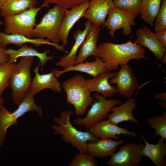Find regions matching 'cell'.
I'll list each match as a JSON object with an SVG mask.
<instances>
[{
    "label": "cell",
    "instance_id": "1",
    "mask_svg": "<svg viewBox=\"0 0 166 166\" xmlns=\"http://www.w3.org/2000/svg\"><path fill=\"white\" fill-rule=\"evenodd\" d=\"M129 41L121 44L109 42L100 43L97 57L104 62L108 72L117 70L119 65L128 64L131 60L145 58V50L143 46Z\"/></svg>",
    "mask_w": 166,
    "mask_h": 166
},
{
    "label": "cell",
    "instance_id": "2",
    "mask_svg": "<svg viewBox=\"0 0 166 166\" xmlns=\"http://www.w3.org/2000/svg\"><path fill=\"white\" fill-rule=\"evenodd\" d=\"M73 113V112L70 110L61 111L59 117L53 119L56 125L51 124V127L54 130L55 134L62 135L61 138L65 142L70 143L79 152L88 153L87 142L95 141L99 139L94 136L89 129L82 131L73 126L70 118Z\"/></svg>",
    "mask_w": 166,
    "mask_h": 166
},
{
    "label": "cell",
    "instance_id": "3",
    "mask_svg": "<svg viewBox=\"0 0 166 166\" xmlns=\"http://www.w3.org/2000/svg\"><path fill=\"white\" fill-rule=\"evenodd\" d=\"M86 80L83 76L77 74L65 80L62 85L66 93V102L74 106L77 116L84 115L94 101Z\"/></svg>",
    "mask_w": 166,
    "mask_h": 166
},
{
    "label": "cell",
    "instance_id": "4",
    "mask_svg": "<svg viewBox=\"0 0 166 166\" xmlns=\"http://www.w3.org/2000/svg\"><path fill=\"white\" fill-rule=\"evenodd\" d=\"M34 57H21L16 64L11 77L9 87L14 103L19 105L30 91L32 79L31 67L34 63Z\"/></svg>",
    "mask_w": 166,
    "mask_h": 166
},
{
    "label": "cell",
    "instance_id": "5",
    "mask_svg": "<svg viewBox=\"0 0 166 166\" xmlns=\"http://www.w3.org/2000/svg\"><path fill=\"white\" fill-rule=\"evenodd\" d=\"M66 9L58 5L49 9L35 27L33 38H46L55 43L60 42V29Z\"/></svg>",
    "mask_w": 166,
    "mask_h": 166
},
{
    "label": "cell",
    "instance_id": "6",
    "mask_svg": "<svg viewBox=\"0 0 166 166\" xmlns=\"http://www.w3.org/2000/svg\"><path fill=\"white\" fill-rule=\"evenodd\" d=\"M34 95L29 91L25 98L14 112H10L4 105H0V148L4 144L8 129L12 125H18V119L27 112L35 111L40 118L43 116L41 107L37 105L34 100Z\"/></svg>",
    "mask_w": 166,
    "mask_h": 166
},
{
    "label": "cell",
    "instance_id": "7",
    "mask_svg": "<svg viewBox=\"0 0 166 166\" xmlns=\"http://www.w3.org/2000/svg\"><path fill=\"white\" fill-rule=\"evenodd\" d=\"M41 6L31 8L20 14L4 18V32L7 34H19L33 38L36 17L42 8Z\"/></svg>",
    "mask_w": 166,
    "mask_h": 166
},
{
    "label": "cell",
    "instance_id": "8",
    "mask_svg": "<svg viewBox=\"0 0 166 166\" xmlns=\"http://www.w3.org/2000/svg\"><path fill=\"white\" fill-rule=\"evenodd\" d=\"M94 101L86 114L85 117H79L74 119L77 125L89 129L95 124L107 118L113 107L121 104V100L117 99L107 100L98 93L94 94Z\"/></svg>",
    "mask_w": 166,
    "mask_h": 166
},
{
    "label": "cell",
    "instance_id": "9",
    "mask_svg": "<svg viewBox=\"0 0 166 166\" xmlns=\"http://www.w3.org/2000/svg\"><path fill=\"white\" fill-rule=\"evenodd\" d=\"M139 14L137 12L123 10L114 6L102 26L101 30L106 27L112 38L114 37L115 32L121 29H122L123 35L128 36L131 33L132 26L135 25L134 20Z\"/></svg>",
    "mask_w": 166,
    "mask_h": 166
},
{
    "label": "cell",
    "instance_id": "10",
    "mask_svg": "<svg viewBox=\"0 0 166 166\" xmlns=\"http://www.w3.org/2000/svg\"><path fill=\"white\" fill-rule=\"evenodd\" d=\"M144 144L133 142L121 146L119 150L111 156L107 164L110 166H140L143 156L141 151Z\"/></svg>",
    "mask_w": 166,
    "mask_h": 166
},
{
    "label": "cell",
    "instance_id": "11",
    "mask_svg": "<svg viewBox=\"0 0 166 166\" xmlns=\"http://www.w3.org/2000/svg\"><path fill=\"white\" fill-rule=\"evenodd\" d=\"M110 84H115L117 93L125 98L132 97L139 87L136 77L128 64L121 65V68L109 81Z\"/></svg>",
    "mask_w": 166,
    "mask_h": 166
},
{
    "label": "cell",
    "instance_id": "12",
    "mask_svg": "<svg viewBox=\"0 0 166 166\" xmlns=\"http://www.w3.org/2000/svg\"><path fill=\"white\" fill-rule=\"evenodd\" d=\"M137 38L134 42L148 49L161 62L166 53V48L160 43L154 33L146 25L138 29L136 32Z\"/></svg>",
    "mask_w": 166,
    "mask_h": 166
},
{
    "label": "cell",
    "instance_id": "13",
    "mask_svg": "<svg viewBox=\"0 0 166 166\" xmlns=\"http://www.w3.org/2000/svg\"><path fill=\"white\" fill-rule=\"evenodd\" d=\"M34 44L36 47L44 44L49 45L55 47L57 49L68 53L64 46L58 43L51 42L46 39L30 38L25 35L19 34H7L0 31V48L5 49L8 44H13L22 47L26 43Z\"/></svg>",
    "mask_w": 166,
    "mask_h": 166
},
{
    "label": "cell",
    "instance_id": "14",
    "mask_svg": "<svg viewBox=\"0 0 166 166\" xmlns=\"http://www.w3.org/2000/svg\"><path fill=\"white\" fill-rule=\"evenodd\" d=\"M113 1V0H91L83 17L93 24L102 26L106 16L114 6Z\"/></svg>",
    "mask_w": 166,
    "mask_h": 166
},
{
    "label": "cell",
    "instance_id": "15",
    "mask_svg": "<svg viewBox=\"0 0 166 166\" xmlns=\"http://www.w3.org/2000/svg\"><path fill=\"white\" fill-rule=\"evenodd\" d=\"M89 5V1H87L71 8L70 10L66 9L60 31L61 42L63 46H66L68 43V38L70 30L79 19L83 17Z\"/></svg>",
    "mask_w": 166,
    "mask_h": 166
},
{
    "label": "cell",
    "instance_id": "16",
    "mask_svg": "<svg viewBox=\"0 0 166 166\" xmlns=\"http://www.w3.org/2000/svg\"><path fill=\"white\" fill-rule=\"evenodd\" d=\"M92 133L98 138H113L119 140L121 137L118 135L124 134L135 137L137 135L135 132L129 131L125 128L120 127L109 119L101 120L89 128Z\"/></svg>",
    "mask_w": 166,
    "mask_h": 166
},
{
    "label": "cell",
    "instance_id": "17",
    "mask_svg": "<svg viewBox=\"0 0 166 166\" xmlns=\"http://www.w3.org/2000/svg\"><path fill=\"white\" fill-rule=\"evenodd\" d=\"M39 65V61L38 65L33 70L35 75L32 79L30 91L34 96L47 89H51L55 92H61L62 90L61 84L55 77L53 68L49 73L40 74L38 73Z\"/></svg>",
    "mask_w": 166,
    "mask_h": 166
},
{
    "label": "cell",
    "instance_id": "18",
    "mask_svg": "<svg viewBox=\"0 0 166 166\" xmlns=\"http://www.w3.org/2000/svg\"><path fill=\"white\" fill-rule=\"evenodd\" d=\"M100 26L92 23L89 31L83 42L75 65L83 62L88 57H97L98 53V42L100 31Z\"/></svg>",
    "mask_w": 166,
    "mask_h": 166
},
{
    "label": "cell",
    "instance_id": "19",
    "mask_svg": "<svg viewBox=\"0 0 166 166\" xmlns=\"http://www.w3.org/2000/svg\"><path fill=\"white\" fill-rule=\"evenodd\" d=\"M92 24L91 22L88 20L85 24L84 30H77L73 33V37L75 41L73 45L68 54L61 57V59L55 63L56 66L61 67L65 69L74 65L78 49L85 39Z\"/></svg>",
    "mask_w": 166,
    "mask_h": 166
},
{
    "label": "cell",
    "instance_id": "20",
    "mask_svg": "<svg viewBox=\"0 0 166 166\" xmlns=\"http://www.w3.org/2000/svg\"><path fill=\"white\" fill-rule=\"evenodd\" d=\"M116 73L108 72L99 74L92 79H86L87 84L90 92L100 93L105 98L114 95L117 93L116 87L111 85L109 81Z\"/></svg>",
    "mask_w": 166,
    "mask_h": 166
},
{
    "label": "cell",
    "instance_id": "21",
    "mask_svg": "<svg viewBox=\"0 0 166 166\" xmlns=\"http://www.w3.org/2000/svg\"><path fill=\"white\" fill-rule=\"evenodd\" d=\"M136 107L135 99L131 97L122 105L113 107L111 111L112 113L108 114L107 118L111 122L117 125L122 122L130 121L134 122L138 126L139 123L132 114L133 111Z\"/></svg>",
    "mask_w": 166,
    "mask_h": 166
},
{
    "label": "cell",
    "instance_id": "22",
    "mask_svg": "<svg viewBox=\"0 0 166 166\" xmlns=\"http://www.w3.org/2000/svg\"><path fill=\"white\" fill-rule=\"evenodd\" d=\"M125 142L123 139L114 140L112 138L101 139L94 141H89L88 152L94 157H106L113 154L117 147Z\"/></svg>",
    "mask_w": 166,
    "mask_h": 166
},
{
    "label": "cell",
    "instance_id": "23",
    "mask_svg": "<svg viewBox=\"0 0 166 166\" xmlns=\"http://www.w3.org/2000/svg\"><path fill=\"white\" fill-rule=\"evenodd\" d=\"M71 71H77L89 74L93 77L108 71L102 60L98 57H95L93 61L81 62L67 67L63 70H53L56 77L57 78L62 74Z\"/></svg>",
    "mask_w": 166,
    "mask_h": 166
},
{
    "label": "cell",
    "instance_id": "24",
    "mask_svg": "<svg viewBox=\"0 0 166 166\" xmlns=\"http://www.w3.org/2000/svg\"><path fill=\"white\" fill-rule=\"evenodd\" d=\"M3 49L9 56L8 62L12 63L16 62L17 59L20 57H36L39 60L40 65L43 67L48 61L54 58L53 55H47V54L50 52V50L47 49L43 52L40 53L33 48L29 46L26 44L17 50L10 48Z\"/></svg>",
    "mask_w": 166,
    "mask_h": 166
},
{
    "label": "cell",
    "instance_id": "25",
    "mask_svg": "<svg viewBox=\"0 0 166 166\" xmlns=\"http://www.w3.org/2000/svg\"><path fill=\"white\" fill-rule=\"evenodd\" d=\"M141 136L145 143L141 151L143 156L149 158L156 166H164L166 155V140L160 137L156 144H151L143 135Z\"/></svg>",
    "mask_w": 166,
    "mask_h": 166
},
{
    "label": "cell",
    "instance_id": "26",
    "mask_svg": "<svg viewBox=\"0 0 166 166\" xmlns=\"http://www.w3.org/2000/svg\"><path fill=\"white\" fill-rule=\"evenodd\" d=\"M37 0H7L2 6L0 15L3 17L18 14L35 7Z\"/></svg>",
    "mask_w": 166,
    "mask_h": 166
},
{
    "label": "cell",
    "instance_id": "27",
    "mask_svg": "<svg viewBox=\"0 0 166 166\" xmlns=\"http://www.w3.org/2000/svg\"><path fill=\"white\" fill-rule=\"evenodd\" d=\"M162 0H142L141 18L152 26L159 10Z\"/></svg>",
    "mask_w": 166,
    "mask_h": 166
},
{
    "label": "cell",
    "instance_id": "28",
    "mask_svg": "<svg viewBox=\"0 0 166 166\" xmlns=\"http://www.w3.org/2000/svg\"><path fill=\"white\" fill-rule=\"evenodd\" d=\"M147 122L150 127L155 130L154 135L160 136L164 140L166 139V112L161 115L149 117Z\"/></svg>",
    "mask_w": 166,
    "mask_h": 166
},
{
    "label": "cell",
    "instance_id": "29",
    "mask_svg": "<svg viewBox=\"0 0 166 166\" xmlns=\"http://www.w3.org/2000/svg\"><path fill=\"white\" fill-rule=\"evenodd\" d=\"M16 64L7 62L0 64V97L9 87L11 76Z\"/></svg>",
    "mask_w": 166,
    "mask_h": 166
},
{
    "label": "cell",
    "instance_id": "30",
    "mask_svg": "<svg viewBox=\"0 0 166 166\" xmlns=\"http://www.w3.org/2000/svg\"><path fill=\"white\" fill-rule=\"evenodd\" d=\"M97 161L94 156L89 153H77L72 159L68 166H95Z\"/></svg>",
    "mask_w": 166,
    "mask_h": 166
},
{
    "label": "cell",
    "instance_id": "31",
    "mask_svg": "<svg viewBox=\"0 0 166 166\" xmlns=\"http://www.w3.org/2000/svg\"><path fill=\"white\" fill-rule=\"evenodd\" d=\"M142 0H113L114 6L127 11L136 12L140 14Z\"/></svg>",
    "mask_w": 166,
    "mask_h": 166
},
{
    "label": "cell",
    "instance_id": "32",
    "mask_svg": "<svg viewBox=\"0 0 166 166\" xmlns=\"http://www.w3.org/2000/svg\"><path fill=\"white\" fill-rule=\"evenodd\" d=\"M162 2L156 18L154 26L155 32L166 29V0Z\"/></svg>",
    "mask_w": 166,
    "mask_h": 166
},
{
    "label": "cell",
    "instance_id": "33",
    "mask_svg": "<svg viewBox=\"0 0 166 166\" xmlns=\"http://www.w3.org/2000/svg\"><path fill=\"white\" fill-rule=\"evenodd\" d=\"M87 1L89 0H43L44 2L41 6L42 8L48 7L50 4H53L68 9L78 6Z\"/></svg>",
    "mask_w": 166,
    "mask_h": 166
},
{
    "label": "cell",
    "instance_id": "34",
    "mask_svg": "<svg viewBox=\"0 0 166 166\" xmlns=\"http://www.w3.org/2000/svg\"><path fill=\"white\" fill-rule=\"evenodd\" d=\"M155 35L160 43L166 47V29L155 32Z\"/></svg>",
    "mask_w": 166,
    "mask_h": 166
},
{
    "label": "cell",
    "instance_id": "35",
    "mask_svg": "<svg viewBox=\"0 0 166 166\" xmlns=\"http://www.w3.org/2000/svg\"><path fill=\"white\" fill-rule=\"evenodd\" d=\"M9 56L3 49L0 48V64L8 61Z\"/></svg>",
    "mask_w": 166,
    "mask_h": 166
},
{
    "label": "cell",
    "instance_id": "36",
    "mask_svg": "<svg viewBox=\"0 0 166 166\" xmlns=\"http://www.w3.org/2000/svg\"><path fill=\"white\" fill-rule=\"evenodd\" d=\"M153 97L161 101H166V93L164 92L156 93L154 95Z\"/></svg>",
    "mask_w": 166,
    "mask_h": 166
},
{
    "label": "cell",
    "instance_id": "37",
    "mask_svg": "<svg viewBox=\"0 0 166 166\" xmlns=\"http://www.w3.org/2000/svg\"><path fill=\"white\" fill-rule=\"evenodd\" d=\"M159 104L164 108L166 109V101H162L158 102Z\"/></svg>",
    "mask_w": 166,
    "mask_h": 166
},
{
    "label": "cell",
    "instance_id": "38",
    "mask_svg": "<svg viewBox=\"0 0 166 166\" xmlns=\"http://www.w3.org/2000/svg\"><path fill=\"white\" fill-rule=\"evenodd\" d=\"M161 63L162 64H166V53H165L163 56L161 61Z\"/></svg>",
    "mask_w": 166,
    "mask_h": 166
},
{
    "label": "cell",
    "instance_id": "39",
    "mask_svg": "<svg viewBox=\"0 0 166 166\" xmlns=\"http://www.w3.org/2000/svg\"><path fill=\"white\" fill-rule=\"evenodd\" d=\"M7 0H0V11L2 6Z\"/></svg>",
    "mask_w": 166,
    "mask_h": 166
},
{
    "label": "cell",
    "instance_id": "40",
    "mask_svg": "<svg viewBox=\"0 0 166 166\" xmlns=\"http://www.w3.org/2000/svg\"><path fill=\"white\" fill-rule=\"evenodd\" d=\"M4 98L2 96L0 97V105L2 104H4Z\"/></svg>",
    "mask_w": 166,
    "mask_h": 166
},
{
    "label": "cell",
    "instance_id": "41",
    "mask_svg": "<svg viewBox=\"0 0 166 166\" xmlns=\"http://www.w3.org/2000/svg\"><path fill=\"white\" fill-rule=\"evenodd\" d=\"M4 24V22L2 21H0V26H2Z\"/></svg>",
    "mask_w": 166,
    "mask_h": 166
}]
</instances>
